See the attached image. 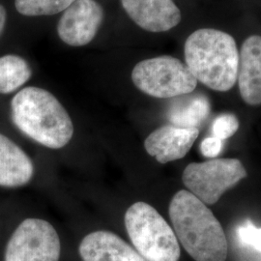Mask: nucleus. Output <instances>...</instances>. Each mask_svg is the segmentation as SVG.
I'll use <instances>...</instances> for the list:
<instances>
[{"mask_svg": "<svg viewBox=\"0 0 261 261\" xmlns=\"http://www.w3.org/2000/svg\"><path fill=\"white\" fill-rule=\"evenodd\" d=\"M168 212L178 242L195 260H226L228 245L223 226L201 200L189 191H179Z\"/></svg>", "mask_w": 261, "mask_h": 261, "instance_id": "obj_1", "label": "nucleus"}, {"mask_svg": "<svg viewBox=\"0 0 261 261\" xmlns=\"http://www.w3.org/2000/svg\"><path fill=\"white\" fill-rule=\"evenodd\" d=\"M11 118L23 135L47 148H63L74 135V124L62 103L46 89L35 86L14 96Z\"/></svg>", "mask_w": 261, "mask_h": 261, "instance_id": "obj_2", "label": "nucleus"}, {"mask_svg": "<svg viewBox=\"0 0 261 261\" xmlns=\"http://www.w3.org/2000/svg\"><path fill=\"white\" fill-rule=\"evenodd\" d=\"M186 65L191 73L210 89L230 90L237 82L239 51L234 38L212 28H201L187 38Z\"/></svg>", "mask_w": 261, "mask_h": 261, "instance_id": "obj_3", "label": "nucleus"}, {"mask_svg": "<svg viewBox=\"0 0 261 261\" xmlns=\"http://www.w3.org/2000/svg\"><path fill=\"white\" fill-rule=\"evenodd\" d=\"M125 226L136 251L145 260H179L181 250L173 228L148 203L130 205L125 213Z\"/></svg>", "mask_w": 261, "mask_h": 261, "instance_id": "obj_4", "label": "nucleus"}, {"mask_svg": "<svg viewBox=\"0 0 261 261\" xmlns=\"http://www.w3.org/2000/svg\"><path fill=\"white\" fill-rule=\"evenodd\" d=\"M132 81L141 92L160 99L192 93L197 85L186 63L169 56L140 61L133 69Z\"/></svg>", "mask_w": 261, "mask_h": 261, "instance_id": "obj_5", "label": "nucleus"}, {"mask_svg": "<svg viewBox=\"0 0 261 261\" xmlns=\"http://www.w3.org/2000/svg\"><path fill=\"white\" fill-rule=\"evenodd\" d=\"M247 171L237 159H214L193 163L183 172V183L189 192L204 204H214L225 191L235 186Z\"/></svg>", "mask_w": 261, "mask_h": 261, "instance_id": "obj_6", "label": "nucleus"}, {"mask_svg": "<svg viewBox=\"0 0 261 261\" xmlns=\"http://www.w3.org/2000/svg\"><path fill=\"white\" fill-rule=\"evenodd\" d=\"M60 238L47 221L29 218L10 237L4 261H59Z\"/></svg>", "mask_w": 261, "mask_h": 261, "instance_id": "obj_7", "label": "nucleus"}, {"mask_svg": "<svg viewBox=\"0 0 261 261\" xmlns=\"http://www.w3.org/2000/svg\"><path fill=\"white\" fill-rule=\"evenodd\" d=\"M103 19V7L96 0H75L57 23L59 38L71 47H84L98 33Z\"/></svg>", "mask_w": 261, "mask_h": 261, "instance_id": "obj_8", "label": "nucleus"}, {"mask_svg": "<svg viewBox=\"0 0 261 261\" xmlns=\"http://www.w3.org/2000/svg\"><path fill=\"white\" fill-rule=\"evenodd\" d=\"M130 19L149 32H166L177 27L182 15L173 0H120Z\"/></svg>", "mask_w": 261, "mask_h": 261, "instance_id": "obj_9", "label": "nucleus"}, {"mask_svg": "<svg viewBox=\"0 0 261 261\" xmlns=\"http://www.w3.org/2000/svg\"><path fill=\"white\" fill-rule=\"evenodd\" d=\"M198 135V129L166 125L150 134L144 141V147L150 156L156 159L160 164H167L184 158Z\"/></svg>", "mask_w": 261, "mask_h": 261, "instance_id": "obj_10", "label": "nucleus"}, {"mask_svg": "<svg viewBox=\"0 0 261 261\" xmlns=\"http://www.w3.org/2000/svg\"><path fill=\"white\" fill-rule=\"evenodd\" d=\"M79 252L83 261H146L118 235L107 230L87 234Z\"/></svg>", "mask_w": 261, "mask_h": 261, "instance_id": "obj_11", "label": "nucleus"}, {"mask_svg": "<svg viewBox=\"0 0 261 261\" xmlns=\"http://www.w3.org/2000/svg\"><path fill=\"white\" fill-rule=\"evenodd\" d=\"M237 81L245 103L261 105V36L247 38L239 53Z\"/></svg>", "mask_w": 261, "mask_h": 261, "instance_id": "obj_12", "label": "nucleus"}, {"mask_svg": "<svg viewBox=\"0 0 261 261\" xmlns=\"http://www.w3.org/2000/svg\"><path fill=\"white\" fill-rule=\"evenodd\" d=\"M33 174L34 166L28 154L13 140L0 134V187L24 186Z\"/></svg>", "mask_w": 261, "mask_h": 261, "instance_id": "obj_13", "label": "nucleus"}, {"mask_svg": "<svg viewBox=\"0 0 261 261\" xmlns=\"http://www.w3.org/2000/svg\"><path fill=\"white\" fill-rule=\"evenodd\" d=\"M192 93L172 98L167 111V118L171 125L199 130L209 116L211 112L209 99L203 94Z\"/></svg>", "mask_w": 261, "mask_h": 261, "instance_id": "obj_14", "label": "nucleus"}, {"mask_svg": "<svg viewBox=\"0 0 261 261\" xmlns=\"http://www.w3.org/2000/svg\"><path fill=\"white\" fill-rule=\"evenodd\" d=\"M32 75L28 61L15 55L0 57V94H10L27 84Z\"/></svg>", "mask_w": 261, "mask_h": 261, "instance_id": "obj_15", "label": "nucleus"}, {"mask_svg": "<svg viewBox=\"0 0 261 261\" xmlns=\"http://www.w3.org/2000/svg\"><path fill=\"white\" fill-rule=\"evenodd\" d=\"M75 0H15L16 9L28 17L53 16L65 11Z\"/></svg>", "mask_w": 261, "mask_h": 261, "instance_id": "obj_16", "label": "nucleus"}, {"mask_svg": "<svg viewBox=\"0 0 261 261\" xmlns=\"http://www.w3.org/2000/svg\"><path fill=\"white\" fill-rule=\"evenodd\" d=\"M236 235L244 247L261 252V227H257L251 221H245L237 227Z\"/></svg>", "mask_w": 261, "mask_h": 261, "instance_id": "obj_17", "label": "nucleus"}, {"mask_svg": "<svg viewBox=\"0 0 261 261\" xmlns=\"http://www.w3.org/2000/svg\"><path fill=\"white\" fill-rule=\"evenodd\" d=\"M239 129V121L231 113L219 115L213 123V137L221 140L231 138Z\"/></svg>", "mask_w": 261, "mask_h": 261, "instance_id": "obj_18", "label": "nucleus"}, {"mask_svg": "<svg viewBox=\"0 0 261 261\" xmlns=\"http://www.w3.org/2000/svg\"><path fill=\"white\" fill-rule=\"evenodd\" d=\"M223 148V140H219L215 137H210L202 140L200 144V151L203 156L207 158L217 157Z\"/></svg>", "mask_w": 261, "mask_h": 261, "instance_id": "obj_19", "label": "nucleus"}, {"mask_svg": "<svg viewBox=\"0 0 261 261\" xmlns=\"http://www.w3.org/2000/svg\"><path fill=\"white\" fill-rule=\"evenodd\" d=\"M6 10L4 8V6L2 4H0V36L2 35L5 24H6Z\"/></svg>", "mask_w": 261, "mask_h": 261, "instance_id": "obj_20", "label": "nucleus"}]
</instances>
